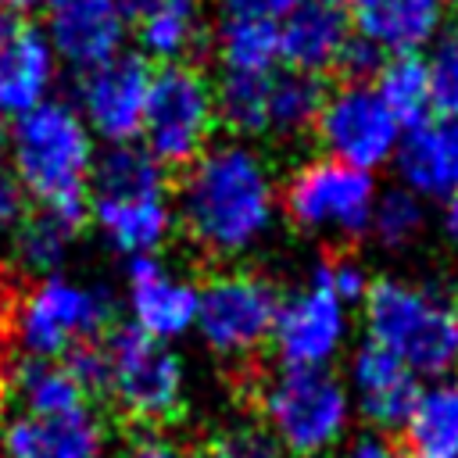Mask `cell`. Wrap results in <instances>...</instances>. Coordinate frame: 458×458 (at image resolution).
<instances>
[{
  "mask_svg": "<svg viewBox=\"0 0 458 458\" xmlns=\"http://www.w3.org/2000/svg\"><path fill=\"white\" fill-rule=\"evenodd\" d=\"M351 333V304L329 293L322 283H308L279 301L272 326V351L290 369H329Z\"/></svg>",
  "mask_w": 458,
  "mask_h": 458,
  "instance_id": "cell-12",
  "label": "cell"
},
{
  "mask_svg": "<svg viewBox=\"0 0 458 458\" xmlns=\"http://www.w3.org/2000/svg\"><path fill=\"white\" fill-rule=\"evenodd\" d=\"M365 333L422 379L458 369V318L451 297L429 283L376 279L361 301Z\"/></svg>",
  "mask_w": 458,
  "mask_h": 458,
  "instance_id": "cell-4",
  "label": "cell"
},
{
  "mask_svg": "<svg viewBox=\"0 0 458 458\" xmlns=\"http://www.w3.org/2000/svg\"><path fill=\"white\" fill-rule=\"evenodd\" d=\"M394 168L404 190L429 200H447L454 193V147H451V122H422L401 132L394 150Z\"/></svg>",
  "mask_w": 458,
  "mask_h": 458,
  "instance_id": "cell-21",
  "label": "cell"
},
{
  "mask_svg": "<svg viewBox=\"0 0 458 458\" xmlns=\"http://www.w3.org/2000/svg\"><path fill=\"white\" fill-rule=\"evenodd\" d=\"M107 386L104 394L136 422H165L186 397V369L172 344L154 340L132 326L104 336Z\"/></svg>",
  "mask_w": 458,
  "mask_h": 458,
  "instance_id": "cell-7",
  "label": "cell"
},
{
  "mask_svg": "<svg viewBox=\"0 0 458 458\" xmlns=\"http://www.w3.org/2000/svg\"><path fill=\"white\" fill-rule=\"evenodd\" d=\"M125 11L118 0H50L47 4V39L54 54L86 72L122 54Z\"/></svg>",
  "mask_w": 458,
  "mask_h": 458,
  "instance_id": "cell-16",
  "label": "cell"
},
{
  "mask_svg": "<svg viewBox=\"0 0 458 458\" xmlns=\"http://www.w3.org/2000/svg\"><path fill=\"white\" fill-rule=\"evenodd\" d=\"M125 458H193V454H190L179 440L150 433V437H140V440L125 451Z\"/></svg>",
  "mask_w": 458,
  "mask_h": 458,
  "instance_id": "cell-38",
  "label": "cell"
},
{
  "mask_svg": "<svg viewBox=\"0 0 458 458\" xmlns=\"http://www.w3.org/2000/svg\"><path fill=\"white\" fill-rule=\"evenodd\" d=\"M372 89L379 93V100L386 104V111L397 118L401 129H415V125L429 122L433 93H429V72H426L422 57H415V54L386 57Z\"/></svg>",
  "mask_w": 458,
  "mask_h": 458,
  "instance_id": "cell-25",
  "label": "cell"
},
{
  "mask_svg": "<svg viewBox=\"0 0 458 458\" xmlns=\"http://www.w3.org/2000/svg\"><path fill=\"white\" fill-rule=\"evenodd\" d=\"M301 0H218L225 18H268L279 21L286 18Z\"/></svg>",
  "mask_w": 458,
  "mask_h": 458,
  "instance_id": "cell-36",
  "label": "cell"
},
{
  "mask_svg": "<svg viewBox=\"0 0 458 458\" xmlns=\"http://www.w3.org/2000/svg\"><path fill=\"white\" fill-rule=\"evenodd\" d=\"M268 79L272 72H222L215 86V118L236 136L268 132Z\"/></svg>",
  "mask_w": 458,
  "mask_h": 458,
  "instance_id": "cell-27",
  "label": "cell"
},
{
  "mask_svg": "<svg viewBox=\"0 0 458 458\" xmlns=\"http://www.w3.org/2000/svg\"><path fill=\"white\" fill-rule=\"evenodd\" d=\"M14 394L21 415H68L86 408V390L64 369L61 358H25L14 372Z\"/></svg>",
  "mask_w": 458,
  "mask_h": 458,
  "instance_id": "cell-24",
  "label": "cell"
},
{
  "mask_svg": "<svg viewBox=\"0 0 458 458\" xmlns=\"http://www.w3.org/2000/svg\"><path fill=\"white\" fill-rule=\"evenodd\" d=\"M279 193L268 165L247 143H215L193 157L175 190L182 233L211 258L250 254L276 225Z\"/></svg>",
  "mask_w": 458,
  "mask_h": 458,
  "instance_id": "cell-1",
  "label": "cell"
},
{
  "mask_svg": "<svg viewBox=\"0 0 458 458\" xmlns=\"http://www.w3.org/2000/svg\"><path fill=\"white\" fill-rule=\"evenodd\" d=\"M0 161H4V132H0Z\"/></svg>",
  "mask_w": 458,
  "mask_h": 458,
  "instance_id": "cell-46",
  "label": "cell"
},
{
  "mask_svg": "<svg viewBox=\"0 0 458 458\" xmlns=\"http://www.w3.org/2000/svg\"><path fill=\"white\" fill-rule=\"evenodd\" d=\"M50 0H0V11H14V14H25V11H36V7H47Z\"/></svg>",
  "mask_w": 458,
  "mask_h": 458,
  "instance_id": "cell-41",
  "label": "cell"
},
{
  "mask_svg": "<svg viewBox=\"0 0 458 458\" xmlns=\"http://www.w3.org/2000/svg\"><path fill=\"white\" fill-rule=\"evenodd\" d=\"M89 218L118 254H154L175 225L165 165L147 147L111 143L89 168Z\"/></svg>",
  "mask_w": 458,
  "mask_h": 458,
  "instance_id": "cell-3",
  "label": "cell"
},
{
  "mask_svg": "<svg viewBox=\"0 0 458 458\" xmlns=\"http://www.w3.org/2000/svg\"><path fill=\"white\" fill-rule=\"evenodd\" d=\"M79 225H72L68 218L54 215V211H36V215H25L18 222V236H14V250H18V261L29 268V272H39V276H54L68 250H72V240H75Z\"/></svg>",
  "mask_w": 458,
  "mask_h": 458,
  "instance_id": "cell-29",
  "label": "cell"
},
{
  "mask_svg": "<svg viewBox=\"0 0 458 458\" xmlns=\"http://www.w3.org/2000/svg\"><path fill=\"white\" fill-rule=\"evenodd\" d=\"M326 104V82L311 72L283 68L268 79V132L301 136L315 129V118Z\"/></svg>",
  "mask_w": 458,
  "mask_h": 458,
  "instance_id": "cell-26",
  "label": "cell"
},
{
  "mask_svg": "<svg viewBox=\"0 0 458 458\" xmlns=\"http://www.w3.org/2000/svg\"><path fill=\"white\" fill-rule=\"evenodd\" d=\"M401 125L379 100L369 82H344L326 93V104L315 118V136L326 157L344 161L361 172H376L394 161L401 143Z\"/></svg>",
  "mask_w": 458,
  "mask_h": 458,
  "instance_id": "cell-11",
  "label": "cell"
},
{
  "mask_svg": "<svg viewBox=\"0 0 458 458\" xmlns=\"http://www.w3.org/2000/svg\"><path fill=\"white\" fill-rule=\"evenodd\" d=\"M383 61H386V54H383L376 43H369V39H361V36H351V39L344 43V50H340L336 68H340V75H344L347 82H369V79L379 75Z\"/></svg>",
  "mask_w": 458,
  "mask_h": 458,
  "instance_id": "cell-35",
  "label": "cell"
},
{
  "mask_svg": "<svg viewBox=\"0 0 458 458\" xmlns=\"http://www.w3.org/2000/svg\"><path fill=\"white\" fill-rule=\"evenodd\" d=\"M344 458H401L394 451V444L383 433H365L358 440H351V447L344 451Z\"/></svg>",
  "mask_w": 458,
  "mask_h": 458,
  "instance_id": "cell-39",
  "label": "cell"
},
{
  "mask_svg": "<svg viewBox=\"0 0 458 458\" xmlns=\"http://www.w3.org/2000/svg\"><path fill=\"white\" fill-rule=\"evenodd\" d=\"M372 172L351 168L333 157L304 161L283 186V211L304 233L326 236H361L376 208Z\"/></svg>",
  "mask_w": 458,
  "mask_h": 458,
  "instance_id": "cell-9",
  "label": "cell"
},
{
  "mask_svg": "<svg viewBox=\"0 0 458 458\" xmlns=\"http://www.w3.org/2000/svg\"><path fill=\"white\" fill-rule=\"evenodd\" d=\"M344 383H347L354 411L365 415V422H372L376 429H401L422 390L419 376L404 361L376 347L372 340L354 347Z\"/></svg>",
  "mask_w": 458,
  "mask_h": 458,
  "instance_id": "cell-17",
  "label": "cell"
},
{
  "mask_svg": "<svg viewBox=\"0 0 458 458\" xmlns=\"http://www.w3.org/2000/svg\"><path fill=\"white\" fill-rule=\"evenodd\" d=\"M258 411L290 458H326L344 444L354 419L347 383L336 372L290 365L261 379Z\"/></svg>",
  "mask_w": 458,
  "mask_h": 458,
  "instance_id": "cell-5",
  "label": "cell"
},
{
  "mask_svg": "<svg viewBox=\"0 0 458 458\" xmlns=\"http://www.w3.org/2000/svg\"><path fill=\"white\" fill-rule=\"evenodd\" d=\"M429 72V93H433V111L444 114L447 122H458V29L444 32L426 61Z\"/></svg>",
  "mask_w": 458,
  "mask_h": 458,
  "instance_id": "cell-31",
  "label": "cell"
},
{
  "mask_svg": "<svg viewBox=\"0 0 458 458\" xmlns=\"http://www.w3.org/2000/svg\"><path fill=\"white\" fill-rule=\"evenodd\" d=\"M25 204H29V197L18 186V179L7 175V172H0V225H18L29 215Z\"/></svg>",
  "mask_w": 458,
  "mask_h": 458,
  "instance_id": "cell-37",
  "label": "cell"
},
{
  "mask_svg": "<svg viewBox=\"0 0 458 458\" xmlns=\"http://www.w3.org/2000/svg\"><path fill=\"white\" fill-rule=\"evenodd\" d=\"M4 150L25 197L82 229L89 215V168L97 157L93 132L86 129L82 114L72 104L50 97L11 118Z\"/></svg>",
  "mask_w": 458,
  "mask_h": 458,
  "instance_id": "cell-2",
  "label": "cell"
},
{
  "mask_svg": "<svg viewBox=\"0 0 458 458\" xmlns=\"http://www.w3.org/2000/svg\"><path fill=\"white\" fill-rule=\"evenodd\" d=\"M208 458H290V454L261 422H229L211 437Z\"/></svg>",
  "mask_w": 458,
  "mask_h": 458,
  "instance_id": "cell-32",
  "label": "cell"
},
{
  "mask_svg": "<svg viewBox=\"0 0 458 458\" xmlns=\"http://www.w3.org/2000/svg\"><path fill=\"white\" fill-rule=\"evenodd\" d=\"M64 369L75 376V383L89 394H104L107 386V351H104V336L100 340H86V344H75L72 351L61 354Z\"/></svg>",
  "mask_w": 458,
  "mask_h": 458,
  "instance_id": "cell-34",
  "label": "cell"
},
{
  "mask_svg": "<svg viewBox=\"0 0 458 458\" xmlns=\"http://www.w3.org/2000/svg\"><path fill=\"white\" fill-rule=\"evenodd\" d=\"M451 304H454V318H458V293H454V301H451Z\"/></svg>",
  "mask_w": 458,
  "mask_h": 458,
  "instance_id": "cell-45",
  "label": "cell"
},
{
  "mask_svg": "<svg viewBox=\"0 0 458 458\" xmlns=\"http://www.w3.org/2000/svg\"><path fill=\"white\" fill-rule=\"evenodd\" d=\"M444 233L451 240H458V197H447L444 200Z\"/></svg>",
  "mask_w": 458,
  "mask_h": 458,
  "instance_id": "cell-40",
  "label": "cell"
},
{
  "mask_svg": "<svg viewBox=\"0 0 458 458\" xmlns=\"http://www.w3.org/2000/svg\"><path fill=\"white\" fill-rule=\"evenodd\" d=\"M401 429L411 458H458V376L422 386Z\"/></svg>",
  "mask_w": 458,
  "mask_h": 458,
  "instance_id": "cell-22",
  "label": "cell"
},
{
  "mask_svg": "<svg viewBox=\"0 0 458 458\" xmlns=\"http://www.w3.org/2000/svg\"><path fill=\"white\" fill-rule=\"evenodd\" d=\"M118 4H122V11H125V18H132V21H136V18H140V14L147 11V7H154L157 0H118Z\"/></svg>",
  "mask_w": 458,
  "mask_h": 458,
  "instance_id": "cell-42",
  "label": "cell"
},
{
  "mask_svg": "<svg viewBox=\"0 0 458 458\" xmlns=\"http://www.w3.org/2000/svg\"><path fill=\"white\" fill-rule=\"evenodd\" d=\"M197 297H200V286L175 276L154 254L129 258L125 304H129V326L132 329L172 344L197 326Z\"/></svg>",
  "mask_w": 458,
  "mask_h": 458,
  "instance_id": "cell-14",
  "label": "cell"
},
{
  "mask_svg": "<svg viewBox=\"0 0 458 458\" xmlns=\"http://www.w3.org/2000/svg\"><path fill=\"white\" fill-rule=\"evenodd\" d=\"M444 0H347L354 32L376 43L386 57L415 54L437 39L444 25Z\"/></svg>",
  "mask_w": 458,
  "mask_h": 458,
  "instance_id": "cell-19",
  "label": "cell"
},
{
  "mask_svg": "<svg viewBox=\"0 0 458 458\" xmlns=\"http://www.w3.org/2000/svg\"><path fill=\"white\" fill-rule=\"evenodd\" d=\"M215 122V89L193 61H172L150 75L140 136L154 161L186 168L208 150Z\"/></svg>",
  "mask_w": 458,
  "mask_h": 458,
  "instance_id": "cell-6",
  "label": "cell"
},
{
  "mask_svg": "<svg viewBox=\"0 0 458 458\" xmlns=\"http://www.w3.org/2000/svg\"><path fill=\"white\" fill-rule=\"evenodd\" d=\"M347 39H351L347 7L301 0L279 25V57L286 61V68L322 75L336 68Z\"/></svg>",
  "mask_w": 458,
  "mask_h": 458,
  "instance_id": "cell-20",
  "label": "cell"
},
{
  "mask_svg": "<svg viewBox=\"0 0 458 458\" xmlns=\"http://www.w3.org/2000/svg\"><path fill=\"white\" fill-rule=\"evenodd\" d=\"M422 225H426V208H422V197H415L411 190L397 186V190H386L376 197L369 233L376 236L379 247H386V250L408 247L422 233Z\"/></svg>",
  "mask_w": 458,
  "mask_h": 458,
  "instance_id": "cell-30",
  "label": "cell"
},
{
  "mask_svg": "<svg viewBox=\"0 0 458 458\" xmlns=\"http://www.w3.org/2000/svg\"><path fill=\"white\" fill-rule=\"evenodd\" d=\"M150 68L143 54H114L79 79V114L107 143H132L143 132Z\"/></svg>",
  "mask_w": 458,
  "mask_h": 458,
  "instance_id": "cell-13",
  "label": "cell"
},
{
  "mask_svg": "<svg viewBox=\"0 0 458 458\" xmlns=\"http://www.w3.org/2000/svg\"><path fill=\"white\" fill-rule=\"evenodd\" d=\"M318 4H340V7H344V4H347V0H318Z\"/></svg>",
  "mask_w": 458,
  "mask_h": 458,
  "instance_id": "cell-44",
  "label": "cell"
},
{
  "mask_svg": "<svg viewBox=\"0 0 458 458\" xmlns=\"http://www.w3.org/2000/svg\"><path fill=\"white\" fill-rule=\"evenodd\" d=\"M114 322V297L104 286L68 276H43L18 308V340L32 358H61L75 344L100 340Z\"/></svg>",
  "mask_w": 458,
  "mask_h": 458,
  "instance_id": "cell-8",
  "label": "cell"
},
{
  "mask_svg": "<svg viewBox=\"0 0 458 458\" xmlns=\"http://www.w3.org/2000/svg\"><path fill=\"white\" fill-rule=\"evenodd\" d=\"M311 279L322 283L329 293H336L344 304H361L365 293H369V286H372L369 272H365L361 261H354V258H326V261L315 268Z\"/></svg>",
  "mask_w": 458,
  "mask_h": 458,
  "instance_id": "cell-33",
  "label": "cell"
},
{
  "mask_svg": "<svg viewBox=\"0 0 458 458\" xmlns=\"http://www.w3.org/2000/svg\"><path fill=\"white\" fill-rule=\"evenodd\" d=\"M104 422L86 408L68 415H18L4 429V458H100Z\"/></svg>",
  "mask_w": 458,
  "mask_h": 458,
  "instance_id": "cell-18",
  "label": "cell"
},
{
  "mask_svg": "<svg viewBox=\"0 0 458 458\" xmlns=\"http://www.w3.org/2000/svg\"><path fill=\"white\" fill-rule=\"evenodd\" d=\"M136 39L150 57L165 64L190 61V54L204 43L200 0H157L136 18Z\"/></svg>",
  "mask_w": 458,
  "mask_h": 458,
  "instance_id": "cell-23",
  "label": "cell"
},
{
  "mask_svg": "<svg viewBox=\"0 0 458 458\" xmlns=\"http://www.w3.org/2000/svg\"><path fill=\"white\" fill-rule=\"evenodd\" d=\"M57 54L43 29L14 11H0V118H18L50 100Z\"/></svg>",
  "mask_w": 458,
  "mask_h": 458,
  "instance_id": "cell-15",
  "label": "cell"
},
{
  "mask_svg": "<svg viewBox=\"0 0 458 458\" xmlns=\"http://www.w3.org/2000/svg\"><path fill=\"white\" fill-rule=\"evenodd\" d=\"M279 290L258 272H222L200 286L197 333L218 358H247L272 340Z\"/></svg>",
  "mask_w": 458,
  "mask_h": 458,
  "instance_id": "cell-10",
  "label": "cell"
},
{
  "mask_svg": "<svg viewBox=\"0 0 458 458\" xmlns=\"http://www.w3.org/2000/svg\"><path fill=\"white\" fill-rule=\"evenodd\" d=\"M218 57L225 72H272L279 57V25L268 18H222Z\"/></svg>",
  "mask_w": 458,
  "mask_h": 458,
  "instance_id": "cell-28",
  "label": "cell"
},
{
  "mask_svg": "<svg viewBox=\"0 0 458 458\" xmlns=\"http://www.w3.org/2000/svg\"><path fill=\"white\" fill-rule=\"evenodd\" d=\"M451 147H454V193L458 197V122H451Z\"/></svg>",
  "mask_w": 458,
  "mask_h": 458,
  "instance_id": "cell-43",
  "label": "cell"
}]
</instances>
